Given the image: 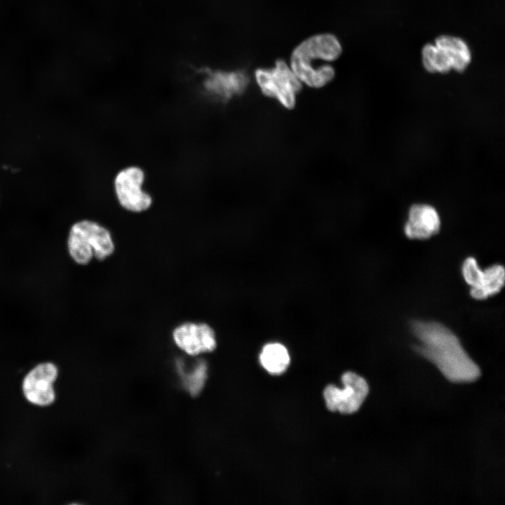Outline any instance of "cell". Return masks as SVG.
<instances>
[{
	"label": "cell",
	"instance_id": "6",
	"mask_svg": "<svg viewBox=\"0 0 505 505\" xmlns=\"http://www.w3.org/2000/svg\"><path fill=\"white\" fill-rule=\"evenodd\" d=\"M172 339L177 348L192 358L211 353L217 345L213 328L204 322L180 323L173 329Z\"/></svg>",
	"mask_w": 505,
	"mask_h": 505
},
{
	"label": "cell",
	"instance_id": "14",
	"mask_svg": "<svg viewBox=\"0 0 505 505\" xmlns=\"http://www.w3.org/2000/svg\"><path fill=\"white\" fill-rule=\"evenodd\" d=\"M505 281L503 266L493 264L483 270V275L478 286L471 288L470 294L476 299L482 300L500 292Z\"/></svg>",
	"mask_w": 505,
	"mask_h": 505
},
{
	"label": "cell",
	"instance_id": "12",
	"mask_svg": "<svg viewBox=\"0 0 505 505\" xmlns=\"http://www.w3.org/2000/svg\"><path fill=\"white\" fill-rule=\"evenodd\" d=\"M441 48L449 58L452 69L462 72L471 60V52L464 40L451 35H441L434 43Z\"/></svg>",
	"mask_w": 505,
	"mask_h": 505
},
{
	"label": "cell",
	"instance_id": "3",
	"mask_svg": "<svg viewBox=\"0 0 505 505\" xmlns=\"http://www.w3.org/2000/svg\"><path fill=\"white\" fill-rule=\"evenodd\" d=\"M255 78L264 95L276 98L286 108L294 107L301 83L284 61L278 60L269 69H257Z\"/></svg>",
	"mask_w": 505,
	"mask_h": 505
},
{
	"label": "cell",
	"instance_id": "15",
	"mask_svg": "<svg viewBox=\"0 0 505 505\" xmlns=\"http://www.w3.org/2000/svg\"><path fill=\"white\" fill-rule=\"evenodd\" d=\"M422 62L431 73H446L452 69L450 61L445 52L435 43H427L422 50Z\"/></svg>",
	"mask_w": 505,
	"mask_h": 505
},
{
	"label": "cell",
	"instance_id": "1",
	"mask_svg": "<svg viewBox=\"0 0 505 505\" xmlns=\"http://www.w3.org/2000/svg\"><path fill=\"white\" fill-rule=\"evenodd\" d=\"M412 329L421 343L416 346L417 351L436 365L447 379L467 383L479 378V367L449 328L435 321H416Z\"/></svg>",
	"mask_w": 505,
	"mask_h": 505
},
{
	"label": "cell",
	"instance_id": "7",
	"mask_svg": "<svg viewBox=\"0 0 505 505\" xmlns=\"http://www.w3.org/2000/svg\"><path fill=\"white\" fill-rule=\"evenodd\" d=\"M58 374L57 366L50 362H44L33 368L22 382V391L25 398L38 406L52 404L55 399L53 384Z\"/></svg>",
	"mask_w": 505,
	"mask_h": 505
},
{
	"label": "cell",
	"instance_id": "13",
	"mask_svg": "<svg viewBox=\"0 0 505 505\" xmlns=\"http://www.w3.org/2000/svg\"><path fill=\"white\" fill-rule=\"evenodd\" d=\"M262 366L270 374L284 372L290 363V356L286 346L277 342H269L263 346L259 356Z\"/></svg>",
	"mask_w": 505,
	"mask_h": 505
},
{
	"label": "cell",
	"instance_id": "11",
	"mask_svg": "<svg viewBox=\"0 0 505 505\" xmlns=\"http://www.w3.org/2000/svg\"><path fill=\"white\" fill-rule=\"evenodd\" d=\"M176 373L180 385L190 396L201 394L208 380V365L202 359L194 362L191 365L184 362L176 363Z\"/></svg>",
	"mask_w": 505,
	"mask_h": 505
},
{
	"label": "cell",
	"instance_id": "8",
	"mask_svg": "<svg viewBox=\"0 0 505 505\" xmlns=\"http://www.w3.org/2000/svg\"><path fill=\"white\" fill-rule=\"evenodd\" d=\"M341 53V44L334 35L323 34L314 36L295 49L291 56V69L295 72L307 67L316 60H336Z\"/></svg>",
	"mask_w": 505,
	"mask_h": 505
},
{
	"label": "cell",
	"instance_id": "9",
	"mask_svg": "<svg viewBox=\"0 0 505 505\" xmlns=\"http://www.w3.org/2000/svg\"><path fill=\"white\" fill-rule=\"evenodd\" d=\"M440 227L439 215L433 206L415 204L410 208L404 230L409 238L426 239L436 234Z\"/></svg>",
	"mask_w": 505,
	"mask_h": 505
},
{
	"label": "cell",
	"instance_id": "4",
	"mask_svg": "<svg viewBox=\"0 0 505 505\" xmlns=\"http://www.w3.org/2000/svg\"><path fill=\"white\" fill-rule=\"evenodd\" d=\"M344 389L330 384L325 387L323 396L328 409L332 412L351 414L361 408L369 392L365 379L354 372H346L342 376Z\"/></svg>",
	"mask_w": 505,
	"mask_h": 505
},
{
	"label": "cell",
	"instance_id": "10",
	"mask_svg": "<svg viewBox=\"0 0 505 505\" xmlns=\"http://www.w3.org/2000/svg\"><path fill=\"white\" fill-rule=\"evenodd\" d=\"M246 74L241 71L208 70L205 86L210 91L223 97L241 93L248 84Z\"/></svg>",
	"mask_w": 505,
	"mask_h": 505
},
{
	"label": "cell",
	"instance_id": "2",
	"mask_svg": "<svg viewBox=\"0 0 505 505\" xmlns=\"http://www.w3.org/2000/svg\"><path fill=\"white\" fill-rule=\"evenodd\" d=\"M115 248L110 231L97 222L80 220L69 229L67 250L78 264H88L93 258L103 261L113 255Z\"/></svg>",
	"mask_w": 505,
	"mask_h": 505
},
{
	"label": "cell",
	"instance_id": "16",
	"mask_svg": "<svg viewBox=\"0 0 505 505\" xmlns=\"http://www.w3.org/2000/svg\"><path fill=\"white\" fill-rule=\"evenodd\" d=\"M462 271L464 281L471 288L478 285L483 275V269L479 267L474 257H469L464 260Z\"/></svg>",
	"mask_w": 505,
	"mask_h": 505
},
{
	"label": "cell",
	"instance_id": "5",
	"mask_svg": "<svg viewBox=\"0 0 505 505\" xmlns=\"http://www.w3.org/2000/svg\"><path fill=\"white\" fill-rule=\"evenodd\" d=\"M144 180V173L137 166L127 167L116 174L114 191L119 204L125 210L142 213L151 207L152 198L142 189Z\"/></svg>",
	"mask_w": 505,
	"mask_h": 505
}]
</instances>
